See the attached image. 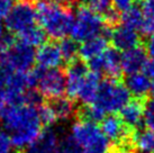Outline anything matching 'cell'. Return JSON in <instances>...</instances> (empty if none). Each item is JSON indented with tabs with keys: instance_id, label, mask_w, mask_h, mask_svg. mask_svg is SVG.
Listing matches in <instances>:
<instances>
[{
	"instance_id": "6da1fadb",
	"label": "cell",
	"mask_w": 154,
	"mask_h": 153,
	"mask_svg": "<svg viewBox=\"0 0 154 153\" xmlns=\"http://www.w3.org/2000/svg\"><path fill=\"white\" fill-rule=\"evenodd\" d=\"M0 122L7 132L11 133V144L17 150L26 149L43 131L38 109L32 105L8 106L0 111Z\"/></svg>"
},
{
	"instance_id": "7a4b0ae2",
	"label": "cell",
	"mask_w": 154,
	"mask_h": 153,
	"mask_svg": "<svg viewBox=\"0 0 154 153\" xmlns=\"http://www.w3.org/2000/svg\"><path fill=\"white\" fill-rule=\"evenodd\" d=\"M37 23L51 39H62L71 33L74 24L72 8L54 1H41L36 5Z\"/></svg>"
},
{
	"instance_id": "3957f363",
	"label": "cell",
	"mask_w": 154,
	"mask_h": 153,
	"mask_svg": "<svg viewBox=\"0 0 154 153\" xmlns=\"http://www.w3.org/2000/svg\"><path fill=\"white\" fill-rule=\"evenodd\" d=\"M131 99V92L125 86L124 81L106 78L100 82L98 95L94 104L105 113L116 114L117 111H122V108L127 105Z\"/></svg>"
},
{
	"instance_id": "277c9868",
	"label": "cell",
	"mask_w": 154,
	"mask_h": 153,
	"mask_svg": "<svg viewBox=\"0 0 154 153\" xmlns=\"http://www.w3.org/2000/svg\"><path fill=\"white\" fill-rule=\"evenodd\" d=\"M72 137L83 153H107L110 145L96 123L78 120L72 126Z\"/></svg>"
},
{
	"instance_id": "5b68a950",
	"label": "cell",
	"mask_w": 154,
	"mask_h": 153,
	"mask_svg": "<svg viewBox=\"0 0 154 153\" xmlns=\"http://www.w3.org/2000/svg\"><path fill=\"white\" fill-rule=\"evenodd\" d=\"M103 27V16L94 13L87 6L79 5L70 35L75 42H85L89 38L101 35Z\"/></svg>"
},
{
	"instance_id": "8992f818",
	"label": "cell",
	"mask_w": 154,
	"mask_h": 153,
	"mask_svg": "<svg viewBox=\"0 0 154 153\" xmlns=\"http://www.w3.org/2000/svg\"><path fill=\"white\" fill-rule=\"evenodd\" d=\"M36 23V0H16L5 18V27L15 36L35 26Z\"/></svg>"
},
{
	"instance_id": "52a82bcc",
	"label": "cell",
	"mask_w": 154,
	"mask_h": 153,
	"mask_svg": "<svg viewBox=\"0 0 154 153\" xmlns=\"http://www.w3.org/2000/svg\"><path fill=\"white\" fill-rule=\"evenodd\" d=\"M35 61L36 52L34 47L23 44L16 39L0 58V68L15 72H26L33 69Z\"/></svg>"
},
{
	"instance_id": "ba28073f",
	"label": "cell",
	"mask_w": 154,
	"mask_h": 153,
	"mask_svg": "<svg viewBox=\"0 0 154 153\" xmlns=\"http://www.w3.org/2000/svg\"><path fill=\"white\" fill-rule=\"evenodd\" d=\"M38 91L46 99L62 97L66 88V76L65 71L61 69H48L44 70L39 78Z\"/></svg>"
},
{
	"instance_id": "9c48e42d",
	"label": "cell",
	"mask_w": 154,
	"mask_h": 153,
	"mask_svg": "<svg viewBox=\"0 0 154 153\" xmlns=\"http://www.w3.org/2000/svg\"><path fill=\"white\" fill-rule=\"evenodd\" d=\"M89 72V68L85 60L77 58L66 64L65 76H66V88L65 91L68 97L72 100L78 99L79 91L81 89L82 83L85 81L87 73Z\"/></svg>"
},
{
	"instance_id": "30bf717a",
	"label": "cell",
	"mask_w": 154,
	"mask_h": 153,
	"mask_svg": "<svg viewBox=\"0 0 154 153\" xmlns=\"http://www.w3.org/2000/svg\"><path fill=\"white\" fill-rule=\"evenodd\" d=\"M38 67L43 69H56L62 65L63 58L59 43L53 39L43 43L36 52V61Z\"/></svg>"
},
{
	"instance_id": "8fae6325",
	"label": "cell",
	"mask_w": 154,
	"mask_h": 153,
	"mask_svg": "<svg viewBox=\"0 0 154 153\" xmlns=\"http://www.w3.org/2000/svg\"><path fill=\"white\" fill-rule=\"evenodd\" d=\"M147 61V51L145 44L142 43L137 46L124 51L122 54V69L127 76L140 72Z\"/></svg>"
},
{
	"instance_id": "7c38bea8",
	"label": "cell",
	"mask_w": 154,
	"mask_h": 153,
	"mask_svg": "<svg viewBox=\"0 0 154 153\" xmlns=\"http://www.w3.org/2000/svg\"><path fill=\"white\" fill-rule=\"evenodd\" d=\"M146 99L147 98H132L128 104L125 105L120 111V118L132 130L136 131L141 128L142 120L144 118V107Z\"/></svg>"
},
{
	"instance_id": "4fadbf2b",
	"label": "cell",
	"mask_w": 154,
	"mask_h": 153,
	"mask_svg": "<svg viewBox=\"0 0 154 153\" xmlns=\"http://www.w3.org/2000/svg\"><path fill=\"white\" fill-rule=\"evenodd\" d=\"M112 46L118 51H127L143 43V39L137 34V30H132L125 25H119L112 30L111 35Z\"/></svg>"
},
{
	"instance_id": "5bb4252c",
	"label": "cell",
	"mask_w": 154,
	"mask_h": 153,
	"mask_svg": "<svg viewBox=\"0 0 154 153\" xmlns=\"http://www.w3.org/2000/svg\"><path fill=\"white\" fill-rule=\"evenodd\" d=\"M59 139L55 131L50 127H44L39 136L29 144L22 153H55Z\"/></svg>"
},
{
	"instance_id": "9a60e30c",
	"label": "cell",
	"mask_w": 154,
	"mask_h": 153,
	"mask_svg": "<svg viewBox=\"0 0 154 153\" xmlns=\"http://www.w3.org/2000/svg\"><path fill=\"white\" fill-rule=\"evenodd\" d=\"M103 58V72L107 78L115 80H123V69H122V55L120 52L114 46L107 47V50L101 54Z\"/></svg>"
},
{
	"instance_id": "2e32d148",
	"label": "cell",
	"mask_w": 154,
	"mask_h": 153,
	"mask_svg": "<svg viewBox=\"0 0 154 153\" xmlns=\"http://www.w3.org/2000/svg\"><path fill=\"white\" fill-rule=\"evenodd\" d=\"M100 73L90 71L87 73L85 81L82 83V87L79 95H78V99H80L83 105H90L94 104L97 95H98L99 86H100Z\"/></svg>"
},
{
	"instance_id": "e0dca14e",
	"label": "cell",
	"mask_w": 154,
	"mask_h": 153,
	"mask_svg": "<svg viewBox=\"0 0 154 153\" xmlns=\"http://www.w3.org/2000/svg\"><path fill=\"white\" fill-rule=\"evenodd\" d=\"M107 38L99 35L96 37L89 38L79 46V55L82 60L89 61L90 59H94L96 56L101 55L108 47Z\"/></svg>"
},
{
	"instance_id": "ac0fdd59",
	"label": "cell",
	"mask_w": 154,
	"mask_h": 153,
	"mask_svg": "<svg viewBox=\"0 0 154 153\" xmlns=\"http://www.w3.org/2000/svg\"><path fill=\"white\" fill-rule=\"evenodd\" d=\"M151 85L152 82L150 81V78L141 72L129 74L125 79V86L135 98H147Z\"/></svg>"
},
{
	"instance_id": "d6986e66",
	"label": "cell",
	"mask_w": 154,
	"mask_h": 153,
	"mask_svg": "<svg viewBox=\"0 0 154 153\" xmlns=\"http://www.w3.org/2000/svg\"><path fill=\"white\" fill-rule=\"evenodd\" d=\"M47 104L51 107L56 119L59 120H65L70 118L73 114H75V107H74V100L65 97H57L53 99H47Z\"/></svg>"
},
{
	"instance_id": "ffe728a7",
	"label": "cell",
	"mask_w": 154,
	"mask_h": 153,
	"mask_svg": "<svg viewBox=\"0 0 154 153\" xmlns=\"http://www.w3.org/2000/svg\"><path fill=\"white\" fill-rule=\"evenodd\" d=\"M133 146L138 153H154V132L138 128L133 137Z\"/></svg>"
},
{
	"instance_id": "44dd1931",
	"label": "cell",
	"mask_w": 154,
	"mask_h": 153,
	"mask_svg": "<svg viewBox=\"0 0 154 153\" xmlns=\"http://www.w3.org/2000/svg\"><path fill=\"white\" fill-rule=\"evenodd\" d=\"M18 42L26 44L28 46L35 47V46H41L43 43H45V38H46V34L39 26L35 25L33 27H30L28 30H26L25 32H23L20 34H18L15 36Z\"/></svg>"
},
{
	"instance_id": "7402d4cb",
	"label": "cell",
	"mask_w": 154,
	"mask_h": 153,
	"mask_svg": "<svg viewBox=\"0 0 154 153\" xmlns=\"http://www.w3.org/2000/svg\"><path fill=\"white\" fill-rule=\"evenodd\" d=\"M142 7L143 24L141 32L145 36H150L154 33V0H138Z\"/></svg>"
},
{
	"instance_id": "603a6c76",
	"label": "cell",
	"mask_w": 154,
	"mask_h": 153,
	"mask_svg": "<svg viewBox=\"0 0 154 153\" xmlns=\"http://www.w3.org/2000/svg\"><path fill=\"white\" fill-rule=\"evenodd\" d=\"M122 24L135 30H141L143 24L142 10L137 6H133L127 11L122 14Z\"/></svg>"
},
{
	"instance_id": "cb8c5ba5",
	"label": "cell",
	"mask_w": 154,
	"mask_h": 153,
	"mask_svg": "<svg viewBox=\"0 0 154 153\" xmlns=\"http://www.w3.org/2000/svg\"><path fill=\"white\" fill-rule=\"evenodd\" d=\"M59 46L61 50V54L63 58V61L68 64L73 60H75L79 54V46L77 42L73 38L64 37L59 41Z\"/></svg>"
},
{
	"instance_id": "d4e9b609",
	"label": "cell",
	"mask_w": 154,
	"mask_h": 153,
	"mask_svg": "<svg viewBox=\"0 0 154 153\" xmlns=\"http://www.w3.org/2000/svg\"><path fill=\"white\" fill-rule=\"evenodd\" d=\"M55 153H83L72 135H65L59 140Z\"/></svg>"
},
{
	"instance_id": "484cf974",
	"label": "cell",
	"mask_w": 154,
	"mask_h": 153,
	"mask_svg": "<svg viewBox=\"0 0 154 153\" xmlns=\"http://www.w3.org/2000/svg\"><path fill=\"white\" fill-rule=\"evenodd\" d=\"M37 109H38L41 122H42L44 127H50L52 124H54L57 120L54 113H53V111L51 109V107L48 106V104L46 101L42 102L37 107Z\"/></svg>"
},
{
	"instance_id": "4316f807",
	"label": "cell",
	"mask_w": 154,
	"mask_h": 153,
	"mask_svg": "<svg viewBox=\"0 0 154 153\" xmlns=\"http://www.w3.org/2000/svg\"><path fill=\"white\" fill-rule=\"evenodd\" d=\"M144 124L145 127L154 132V98L146 99L145 107H144Z\"/></svg>"
},
{
	"instance_id": "83f0119b",
	"label": "cell",
	"mask_w": 154,
	"mask_h": 153,
	"mask_svg": "<svg viewBox=\"0 0 154 153\" xmlns=\"http://www.w3.org/2000/svg\"><path fill=\"white\" fill-rule=\"evenodd\" d=\"M11 148H13L11 139L7 134V131L2 128V125L0 122V153H10Z\"/></svg>"
},
{
	"instance_id": "f1b7e54d",
	"label": "cell",
	"mask_w": 154,
	"mask_h": 153,
	"mask_svg": "<svg viewBox=\"0 0 154 153\" xmlns=\"http://www.w3.org/2000/svg\"><path fill=\"white\" fill-rule=\"evenodd\" d=\"M112 8L118 13H125L134 6V0H111Z\"/></svg>"
},
{
	"instance_id": "f546056e",
	"label": "cell",
	"mask_w": 154,
	"mask_h": 153,
	"mask_svg": "<svg viewBox=\"0 0 154 153\" xmlns=\"http://www.w3.org/2000/svg\"><path fill=\"white\" fill-rule=\"evenodd\" d=\"M14 5V0H0V19H5Z\"/></svg>"
},
{
	"instance_id": "4dcf8cb0",
	"label": "cell",
	"mask_w": 154,
	"mask_h": 153,
	"mask_svg": "<svg viewBox=\"0 0 154 153\" xmlns=\"http://www.w3.org/2000/svg\"><path fill=\"white\" fill-rule=\"evenodd\" d=\"M110 153H135V149L133 146L129 145H120V144H111L110 149H109Z\"/></svg>"
},
{
	"instance_id": "1f68e13d",
	"label": "cell",
	"mask_w": 154,
	"mask_h": 153,
	"mask_svg": "<svg viewBox=\"0 0 154 153\" xmlns=\"http://www.w3.org/2000/svg\"><path fill=\"white\" fill-rule=\"evenodd\" d=\"M143 73L149 78H152L154 80V59H147V61L145 62L144 67L142 69Z\"/></svg>"
},
{
	"instance_id": "d6a6232c",
	"label": "cell",
	"mask_w": 154,
	"mask_h": 153,
	"mask_svg": "<svg viewBox=\"0 0 154 153\" xmlns=\"http://www.w3.org/2000/svg\"><path fill=\"white\" fill-rule=\"evenodd\" d=\"M145 47L147 53L151 55V58L154 59V33L150 35V37L147 38V41L145 43Z\"/></svg>"
},
{
	"instance_id": "836d02e7",
	"label": "cell",
	"mask_w": 154,
	"mask_h": 153,
	"mask_svg": "<svg viewBox=\"0 0 154 153\" xmlns=\"http://www.w3.org/2000/svg\"><path fill=\"white\" fill-rule=\"evenodd\" d=\"M150 92H151V95H152V96H153V98H154V80H153V82H152V85H151Z\"/></svg>"
}]
</instances>
